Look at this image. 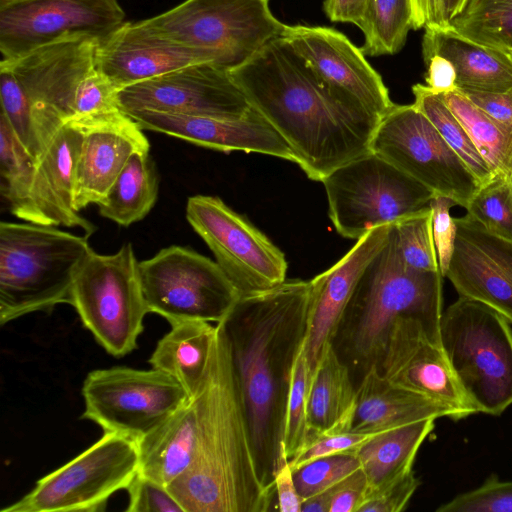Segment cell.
<instances>
[{
    "mask_svg": "<svg viewBox=\"0 0 512 512\" xmlns=\"http://www.w3.org/2000/svg\"><path fill=\"white\" fill-rule=\"evenodd\" d=\"M216 325L185 321L171 326L157 343L149 363L179 382L190 398L202 388L212 353Z\"/></svg>",
    "mask_w": 512,
    "mask_h": 512,
    "instance_id": "30",
    "label": "cell"
},
{
    "mask_svg": "<svg viewBox=\"0 0 512 512\" xmlns=\"http://www.w3.org/2000/svg\"><path fill=\"white\" fill-rule=\"evenodd\" d=\"M394 231L400 257L406 266L424 272L440 271L430 207L395 222Z\"/></svg>",
    "mask_w": 512,
    "mask_h": 512,
    "instance_id": "39",
    "label": "cell"
},
{
    "mask_svg": "<svg viewBox=\"0 0 512 512\" xmlns=\"http://www.w3.org/2000/svg\"><path fill=\"white\" fill-rule=\"evenodd\" d=\"M199 437L189 469L167 488L185 512H267L275 494L261 482L249 421L222 322L197 394Z\"/></svg>",
    "mask_w": 512,
    "mask_h": 512,
    "instance_id": "3",
    "label": "cell"
},
{
    "mask_svg": "<svg viewBox=\"0 0 512 512\" xmlns=\"http://www.w3.org/2000/svg\"><path fill=\"white\" fill-rule=\"evenodd\" d=\"M412 92L414 106L430 120L447 144L461 157L479 185L486 182L493 175L492 171L441 95L424 84H415Z\"/></svg>",
    "mask_w": 512,
    "mask_h": 512,
    "instance_id": "36",
    "label": "cell"
},
{
    "mask_svg": "<svg viewBox=\"0 0 512 512\" xmlns=\"http://www.w3.org/2000/svg\"><path fill=\"white\" fill-rule=\"evenodd\" d=\"M455 203L444 196L435 195L430 203L432 231L437 251L439 269L445 277L454 251L457 226L450 210Z\"/></svg>",
    "mask_w": 512,
    "mask_h": 512,
    "instance_id": "46",
    "label": "cell"
},
{
    "mask_svg": "<svg viewBox=\"0 0 512 512\" xmlns=\"http://www.w3.org/2000/svg\"><path fill=\"white\" fill-rule=\"evenodd\" d=\"M139 278L148 313L170 325L185 321L219 323L239 295L216 261L172 245L139 262Z\"/></svg>",
    "mask_w": 512,
    "mask_h": 512,
    "instance_id": "11",
    "label": "cell"
},
{
    "mask_svg": "<svg viewBox=\"0 0 512 512\" xmlns=\"http://www.w3.org/2000/svg\"><path fill=\"white\" fill-rule=\"evenodd\" d=\"M364 34L360 48L364 55H392L399 52L413 29L411 0H367L357 24Z\"/></svg>",
    "mask_w": 512,
    "mask_h": 512,
    "instance_id": "34",
    "label": "cell"
},
{
    "mask_svg": "<svg viewBox=\"0 0 512 512\" xmlns=\"http://www.w3.org/2000/svg\"><path fill=\"white\" fill-rule=\"evenodd\" d=\"M467 2L468 0H440V15L444 27L450 26Z\"/></svg>",
    "mask_w": 512,
    "mask_h": 512,
    "instance_id": "54",
    "label": "cell"
},
{
    "mask_svg": "<svg viewBox=\"0 0 512 512\" xmlns=\"http://www.w3.org/2000/svg\"><path fill=\"white\" fill-rule=\"evenodd\" d=\"M447 417L433 401L390 383L374 366L357 384L351 431L377 433L405 424Z\"/></svg>",
    "mask_w": 512,
    "mask_h": 512,
    "instance_id": "28",
    "label": "cell"
},
{
    "mask_svg": "<svg viewBox=\"0 0 512 512\" xmlns=\"http://www.w3.org/2000/svg\"><path fill=\"white\" fill-rule=\"evenodd\" d=\"M139 261L130 243L116 253L93 250L74 279L69 304L98 344L115 357L137 347L148 313L140 278Z\"/></svg>",
    "mask_w": 512,
    "mask_h": 512,
    "instance_id": "9",
    "label": "cell"
},
{
    "mask_svg": "<svg viewBox=\"0 0 512 512\" xmlns=\"http://www.w3.org/2000/svg\"><path fill=\"white\" fill-rule=\"evenodd\" d=\"M466 214L489 232L512 240V178L504 172L494 173L479 185Z\"/></svg>",
    "mask_w": 512,
    "mask_h": 512,
    "instance_id": "38",
    "label": "cell"
},
{
    "mask_svg": "<svg viewBox=\"0 0 512 512\" xmlns=\"http://www.w3.org/2000/svg\"><path fill=\"white\" fill-rule=\"evenodd\" d=\"M450 26L479 44L512 50V0H468Z\"/></svg>",
    "mask_w": 512,
    "mask_h": 512,
    "instance_id": "37",
    "label": "cell"
},
{
    "mask_svg": "<svg viewBox=\"0 0 512 512\" xmlns=\"http://www.w3.org/2000/svg\"><path fill=\"white\" fill-rule=\"evenodd\" d=\"M139 22L164 38L207 53L227 70L281 37L287 27L272 14L268 0H185Z\"/></svg>",
    "mask_w": 512,
    "mask_h": 512,
    "instance_id": "7",
    "label": "cell"
},
{
    "mask_svg": "<svg viewBox=\"0 0 512 512\" xmlns=\"http://www.w3.org/2000/svg\"><path fill=\"white\" fill-rule=\"evenodd\" d=\"M158 191V173L149 151L135 152L97 203L99 213L121 226H129L150 212Z\"/></svg>",
    "mask_w": 512,
    "mask_h": 512,
    "instance_id": "32",
    "label": "cell"
},
{
    "mask_svg": "<svg viewBox=\"0 0 512 512\" xmlns=\"http://www.w3.org/2000/svg\"><path fill=\"white\" fill-rule=\"evenodd\" d=\"M98 42L90 36H73L21 57L1 60L23 89L43 154L62 126L74 117L76 93L82 79L95 67Z\"/></svg>",
    "mask_w": 512,
    "mask_h": 512,
    "instance_id": "15",
    "label": "cell"
},
{
    "mask_svg": "<svg viewBox=\"0 0 512 512\" xmlns=\"http://www.w3.org/2000/svg\"><path fill=\"white\" fill-rule=\"evenodd\" d=\"M368 490L366 476L360 468L330 488L329 512H359Z\"/></svg>",
    "mask_w": 512,
    "mask_h": 512,
    "instance_id": "48",
    "label": "cell"
},
{
    "mask_svg": "<svg viewBox=\"0 0 512 512\" xmlns=\"http://www.w3.org/2000/svg\"><path fill=\"white\" fill-rule=\"evenodd\" d=\"M455 221V246L445 277L459 297L493 308L512 325V240L489 232L468 214Z\"/></svg>",
    "mask_w": 512,
    "mask_h": 512,
    "instance_id": "19",
    "label": "cell"
},
{
    "mask_svg": "<svg viewBox=\"0 0 512 512\" xmlns=\"http://www.w3.org/2000/svg\"><path fill=\"white\" fill-rule=\"evenodd\" d=\"M371 152L424 185L435 195L466 208L479 182L414 104L397 105L384 115L371 140Z\"/></svg>",
    "mask_w": 512,
    "mask_h": 512,
    "instance_id": "12",
    "label": "cell"
},
{
    "mask_svg": "<svg viewBox=\"0 0 512 512\" xmlns=\"http://www.w3.org/2000/svg\"><path fill=\"white\" fill-rule=\"evenodd\" d=\"M413 29L445 28L440 15V0H411Z\"/></svg>",
    "mask_w": 512,
    "mask_h": 512,
    "instance_id": "53",
    "label": "cell"
},
{
    "mask_svg": "<svg viewBox=\"0 0 512 512\" xmlns=\"http://www.w3.org/2000/svg\"><path fill=\"white\" fill-rule=\"evenodd\" d=\"M444 350L479 413L512 405V325L493 308L459 297L442 313Z\"/></svg>",
    "mask_w": 512,
    "mask_h": 512,
    "instance_id": "6",
    "label": "cell"
},
{
    "mask_svg": "<svg viewBox=\"0 0 512 512\" xmlns=\"http://www.w3.org/2000/svg\"><path fill=\"white\" fill-rule=\"evenodd\" d=\"M310 281L285 280L240 296L222 322L245 406L258 473L276 495L274 478L287 461L283 438L288 395L305 342Z\"/></svg>",
    "mask_w": 512,
    "mask_h": 512,
    "instance_id": "2",
    "label": "cell"
},
{
    "mask_svg": "<svg viewBox=\"0 0 512 512\" xmlns=\"http://www.w3.org/2000/svg\"><path fill=\"white\" fill-rule=\"evenodd\" d=\"M1 195L16 217L31 223L70 227L39 167L0 114Z\"/></svg>",
    "mask_w": 512,
    "mask_h": 512,
    "instance_id": "25",
    "label": "cell"
},
{
    "mask_svg": "<svg viewBox=\"0 0 512 512\" xmlns=\"http://www.w3.org/2000/svg\"><path fill=\"white\" fill-rule=\"evenodd\" d=\"M391 224L375 227L365 233L336 264L310 280L308 326L304 344L310 380L326 350L333 344L362 273L386 244Z\"/></svg>",
    "mask_w": 512,
    "mask_h": 512,
    "instance_id": "22",
    "label": "cell"
},
{
    "mask_svg": "<svg viewBox=\"0 0 512 512\" xmlns=\"http://www.w3.org/2000/svg\"><path fill=\"white\" fill-rule=\"evenodd\" d=\"M511 55H512V50L510 51Z\"/></svg>",
    "mask_w": 512,
    "mask_h": 512,
    "instance_id": "57",
    "label": "cell"
},
{
    "mask_svg": "<svg viewBox=\"0 0 512 512\" xmlns=\"http://www.w3.org/2000/svg\"><path fill=\"white\" fill-rule=\"evenodd\" d=\"M142 130L171 135L222 152L261 153L292 161L297 157L270 122L251 107L239 119L173 114L154 110L124 112Z\"/></svg>",
    "mask_w": 512,
    "mask_h": 512,
    "instance_id": "21",
    "label": "cell"
},
{
    "mask_svg": "<svg viewBox=\"0 0 512 512\" xmlns=\"http://www.w3.org/2000/svg\"><path fill=\"white\" fill-rule=\"evenodd\" d=\"M82 396L83 419L97 423L104 432L136 441L191 399L167 373L129 367L91 371L83 382Z\"/></svg>",
    "mask_w": 512,
    "mask_h": 512,
    "instance_id": "13",
    "label": "cell"
},
{
    "mask_svg": "<svg viewBox=\"0 0 512 512\" xmlns=\"http://www.w3.org/2000/svg\"><path fill=\"white\" fill-rule=\"evenodd\" d=\"M186 218L212 251L239 297L273 288L286 280L284 253L219 197H189Z\"/></svg>",
    "mask_w": 512,
    "mask_h": 512,
    "instance_id": "14",
    "label": "cell"
},
{
    "mask_svg": "<svg viewBox=\"0 0 512 512\" xmlns=\"http://www.w3.org/2000/svg\"><path fill=\"white\" fill-rule=\"evenodd\" d=\"M443 278L440 271L404 264L392 223L386 244L362 273L333 340L353 379L360 376V382L368 370L378 368L391 327L400 317H417L440 329Z\"/></svg>",
    "mask_w": 512,
    "mask_h": 512,
    "instance_id": "4",
    "label": "cell"
},
{
    "mask_svg": "<svg viewBox=\"0 0 512 512\" xmlns=\"http://www.w3.org/2000/svg\"><path fill=\"white\" fill-rule=\"evenodd\" d=\"M440 95L463 125L492 173L504 172L509 175L507 166L509 137L505 131L462 91L456 89Z\"/></svg>",
    "mask_w": 512,
    "mask_h": 512,
    "instance_id": "35",
    "label": "cell"
},
{
    "mask_svg": "<svg viewBox=\"0 0 512 512\" xmlns=\"http://www.w3.org/2000/svg\"><path fill=\"white\" fill-rule=\"evenodd\" d=\"M117 98L123 112L154 110L239 119L251 108L229 70L213 63L189 65L126 86Z\"/></svg>",
    "mask_w": 512,
    "mask_h": 512,
    "instance_id": "18",
    "label": "cell"
},
{
    "mask_svg": "<svg viewBox=\"0 0 512 512\" xmlns=\"http://www.w3.org/2000/svg\"><path fill=\"white\" fill-rule=\"evenodd\" d=\"M357 385L333 344L319 362L309 385V436L351 430L356 410ZM308 441V440H307Z\"/></svg>",
    "mask_w": 512,
    "mask_h": 512,
    "instance_id": "29",
    "label": "cell"
},
{
    "mask_svg": "<svg viewBox=\"0 0 512 512\" xmlns=\"http://www.w3.org/2000/svg\"><path fill=\"white\" fill-rule=\"evenodd\" d=\"M507 166H508L509 175L512 178V134L509 136Z\"/></svg>",
    "mask_w": 512,
    "mask_h": 512,
    "instance_id": "56",
    "label": "cell"
},
{
    "mask_svg": "<svg viewBox=\"0 0 512 512\" xmlns=\"http://www.w3.org/2000/svg\"><path fill=\"white\" fill-rule=\"evenodd\" d=\"M139 472L136 440L114 432L39 479L35 487L2 512H100Z\"/></svg>",
    "mask_w": 512,
    "mask_h": 512,
    "instance_id": "10",
    "label": "cell"
},
{
    "mask_svg": "<svg viewBox=\"0 0 512 512\" xmlns=\"http://www.w3.org/2000/svg\"><path fill=\"white\" fill-rule=\"evenodd\" d=\"M360 468L355 453L345 452L315 459L293 470V477L304 501L335 486Z\"/></svg>",
    "mask_w": 512,
    "mask_h": 512,
    "instance_id": "41",
    "label": "cell"
},
{
    "mask_svg": "<svg viewBox=\"0 0 512 512\" xmlns=\"http://www.w3.org/2000/svg\"><path fill=\"white\" fill-rule=\"evenodd\" d=\"M427 72L426 86L437 94L457 89V74L453 64L443 56L432 55L424 60Z\"/></svg>",
    "mask_w": 512,
    "mask_h": 512,
    "instance_id": "50",
    "label": "cell"
},
{
    "mask_svg": "<svg viewBox=\"0 0 512 512\" xmlns=\"http://www.w3.org/2000/svg\"><path fill=\"white\" fill-rule=\"evenodd\" d=\"M199 427V398L195 396L137 441L138 473L166 487L179 478L194 460Z\"/></svg>",
    "mask_w": 512,
    "mask_h": 512,
    "instance_id": "27",
    "label": "cell"
},
{
    "mask_svg": "<svg viewBox=\"0 0 512 512\" xmlns=\"http://www.w3.org/2000/svg\"><path fill=\"white\" fill-rule=\"evenodd\" d=\"M199 63L213 60L203 51L148 30L139 21L125 22L99 41L95 50V68L118 90Z\"/></svg>",
    "mask_w": 512,
    "mask_h": 512,
    "instance_id": "24",
    "label": "cell"
},
{
    "mask_svg": "<svg viewBox=\"0 0 512 512\" xmlns=\"http://www.w3.org/2000/svg\"><path fill=\"white\" fill-rule=\"evenodd\" d=\"M324 81L347 91L381 118L393 107L381 76L344 34L327 27L288 26L281 35Z\"/></svg>",
    "mask_w": 512,
    "mask_h": 512,
    "instance_id": "20",
    "label": "cell"
},
{
    "mask_svg": "<svg viewBox=\"0 0 512 512\" xmlns=\"http://www.w3.org/2000/svg\"><path fill=\"white\" fill-rule=\"evenodd\" d=\"M274 483L278 510L280 512H301L303 498L297 490L289 461L277 470Z\"/></svg>",
    "mask_w": 512,
    "mask_h": 512,
    "instance_id": "51",
    "label": "cell"
},
{
    "mask_svg": "<svg viewBox=\"0 0 512 512\" xmlns=\"http://www.w3.org/2000/svg\"><path fill=\"white\" fill-rule=\"evenodd\" d=\"M83 136L84 131L77 123L67 122L54 136L38 164L70 227H80L89 237L96 227L73 207L76 169Z\"/></svg>",
    "mask_w": 512,
    "mask_h": 512,
    "instance_id": "33",
    "label": "cell"
},
{
    "mask_svg": "<svg viewBox=\"0 0 512 512\" xmlns=\"http://www.w3.org/2000/svg\"><path fill=\"white\" fill-rule=\"evenodd\" d=\"M251 107L287 141L314 181L371 152L381 117L322 80L282 37L229 70Z\"/></svg>",
    "mask_w": 512,
    "mask_h": 512,
    "instance_id": "1",
    "label": "cell"
},
{
    "mask_svg": "<svg viewBox=\"0 0 512 512\" xmlns=\"http://www.w3.org/2000/svg\"><path fill=\"white\" fill-rule=\"evenodd\" d=\"M304 344L295 363L286 408L283 447L288 460L302 450L309 436L307 399L310 375Z\"/></svg>",
    "mask_w": 512,
    "mask_h": 512,
    "instance_id": "40",
    "label": "cell"
},
{
    "mask_svg": "<svg viewBox=\"0 0 512 512\" xmlns=\"http://www.w3.org/2000/svg\"><path fill=\"white\" fill-rule=\"evenodd\" d=\"M420 485L412 471L389 485L371 492L359 512H400L403 511Z\"/></svg>",
    "mask_w": 512,
    "mask_h": 512,
    "instance_id": "47",
    "label": "cell"
},
{
    "mask_svg": "<svg viewBox=\"0 0 512 512\" xmlns=\"http://www.w3.org/2000/svg\"><path fill=\"white\" fill-rule=\"evenodd\" d=\"M118 91L113 83L94 67L79 84L72 120L121 110L117 98Z\"/></svg>",
    "mask_w": 512,
    "mask_h": 512,
    "instance_id": "43",
    "label": "cell"
},
{
    "mask_svg": "<svg viewBox=\"0 0 512 512\" xmlns=\"http://www.w3.org/2000/svg\"><path fill=\"white\" fill-rule=\"evenodd\" d=\"M422 55L424 60L432 55L448 59L455 67L459 90L504 92L512 89L511 53L472 41L451 26L425 28Z\"/></svg>",
    "mask_w": 512,
    "mask_h": 512,
    "instance_id": "26",
    "label": "cell"
},
{
    "mask_svg": "<svg viewBox=\"0 0 512 512\" xmlns=\"http://www.w3.org/2000/svg\"><path fill=\"white\" fill-rule=\"evenodd\" d=\"M322 183L336 231L356 240L375 227L429 208L435 196L373 152L336 168Z\"/></svg>",
    "mask_w": 512,
    "mask_h": 512,
    "instance_id": "8",
    "label": "cell"
},
{
    "mask_svg": "<svg viewBox=\"0 0 512 512\" xmlns=\"http://www.w3.org/2000/svg\"><path fill=\"white\" fill-rule=\"evenodd\" d=\"M378 369L393 385L438 404L452 420L479 413L450 363L440 329L417 317L396 320Z\"/></svg>",
    "mask_w": 512,
    "mask_h": 512,
    "instance_id": "16",
    "label": "cell"
},
{
    "mask_svg": "<svg viewBox=\"0 0 512 512\" xmlns=\"http://www.w3.org/2000/svg\"><path fill=\"white\" fill-rule=\"evenodd\" d=\"M367 0H324L323 8L327 17L334 22L359 23Z\"/></svg>",
    "mask_w": 512,
    "mask_h": 512,
    "instance_id": "52",
    "label": "cell"
},
{
    "mask_svg": "<svg viewBox=\"0 0 512 512\" xmlns=\"http://www.w3.org/2000/svg\"><path fill=\"white\" fill-rule=\"evenodd\" d=\"M84 131L77 163L73 207L80 212L108 192L130 157L149 151L138 124L122 110L72 120Z\"/></svg>",
    "mask_w": 512,
    "mask_h": 512,
    "instance_id": "23",
    "label": "cell"
},
{
    "mask_svg": "<svg viewBox=\"0 0 512 512\" xmlns=\"http://www.w3.org/2000/svg\"><path fill=\"white\" fill-rule=\"evenodd\" d=\"M125 490L129 497L127 512H185L166 486L140 473Z\"/></svg>",
    "mask_w": 512,
    "mask_h": 512,
    "instance_id": "44",
    "label": "cell"
},
{
    "mask_svg": "<svg viewBox=\"0 0 512 512\" xmlns=\"http://www.w3.org/2000/svg\"><path fill=\"white\" fill-rule=\"evenodd\" d=\"M330 488L303 501L301 512H329Z\"/></svg>",
    "mask_w": 512,
    "mask_h": 512,
    "instance_id": "55",
    "label": "cell"
},
{
    "mask_svg": "<svg viewBox=\"0 0 512 512\" xmlns=\"http://www.w3.org/2000/svg\"><path fill=\"white\" fill-rule=\"evenodd\" d=\"M92 251L82 237L37 223H0V324L68 303Z\"/></svg>",
    "mask_w": 512,
    "mask_h": 512,
    "instance_id": "5",
    "label": "cell"
},
{
    "mask_svg": "<svg viewBox=\"0 0 512 512\" xmlns=\"http://www.w3.org/2000/svg\"><path fill=\"white\" fill-rule=\"evenodd\" d=\"M462 92L492 118L505 131L508 137L512 134V89L504 92L471 90H464Z\"/></svg>",
    "mask_w": 512,
    "mask_h": 512,
    "instance_id": "49",
    "label": "cell"
},
{
    "mask_svg": "<svg viewBox=\"0 0 512 512\" xmlns=\"http://www.w3.org/2000/svg\"><path fill=\"white\" fill-rule=\"evenodd\" d=\"M434 427L435 419H425L383 430L354 451L367 479L368 494L413 471L417 453Z\"/></svg>",
    "mask_w": 512,
    "mask_h": 512,
    "instance_id": "31",
    "label": "cell"
},
{
    "mask_svg": "<svg viewBox=\"0 0 512 512\" xmlns=\"http://www.w3.org/2000/svg\"><path fill=\"white\" fill-rule=\"evenodd\" d=\"M438 512H512V481L490 475L479 487L445 502Z\"/></svg>",
    "mask_w": 512,
    "mask_h": 512,
    "instance_id": "42",
    "label": "cell"
},
{
    "mask_svg": "<svg viewBox=\"0 0 512 512\" xmlns=\"http://www.w3.org/2000/svg\"><path fill=\"white\" fill-rule=\"evenodd\" d=\"M117 0H0L2 59L73 36L105 39L123 25Z\"/></svg>",
    "mask_w": 512,
    "mask_h": 512,
    "instance_id": "17",
    "label": "cell"
},
{
    "mask_svg": "<svg viewBox=\"0 0 512 512\" xmlns=\"http://www.w3.org/2000/svg\"><path fill=\"white\" fill-rule=\"evenodd\" d=\"M378 433V432H377ZM376 433L343 431L310 437L302 450L289 464L295 470L315 459L345 452H354Z\"/></svg>",
    "mask_w": 512,
    "mask_h": 512,
    "instance_id": "45",
    "label": "cell"
}]
</instances>
